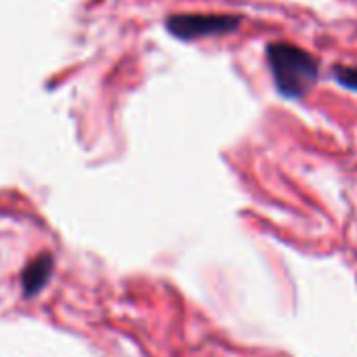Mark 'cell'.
<instances>
[{"instance_id": "obj_1", "label": "cell", "mask_w": 357, "mask_h": 357, "mask_svg": "<svg viewBox=\"0 0 357 357\" xmlns=\"http://www.w3.org/2000/svg\"><path fill=\"white\" fill-rule=\"evenodd\" d=\"M267 63L275 89L286 99L305 97L317 80V61L303 49L288 43L267 47Z\"/></svg>"}, {"instance_id": "obj_2", "label": "cell", "mask_w": 357, "mask_h": 357, "mask_svg": "<svg viewBox=\"0 0 357 357\" xmlns=\"http://www.w3.org/2000/svg\"><path fill=\"white\" fill-rule=\"evenodd\" d=\"M242 17L238 15H217V13H190L172 15L166 20V30L178 40H198L204 36L229 34L238 30Z\"/></svg>"}, {"instance_id": "obj_3", "label": "cell", "mask_w": 357, "mask_h": 357, "mask_svg": "<svg viewBox=\"0 0 357 357\" xmlns=\"http://www.w3.org/2000/svg\"><path fill=\"white\" fill-rule=\"evenodd\" d=\"M53 263L55 261L51 255H40L34 261H30V265L22 273V288L26 296L38 294L49 284L51 273H53Z\"/></svg>"}, {"instance_id": "obj_4", "label": "cell", "mask_w": 357, "mask_h": 357, "mask_svg": "<svg viewBox=\"0 0 357 357\" xmlns=\"http://www.w3.org/2000/svg\"><path fill=\"white\" fill-rule=\"evenodd\" d=\"M334 78L340 86L349 91H357V68H336Z\"/></svg>"}]
</instances>
